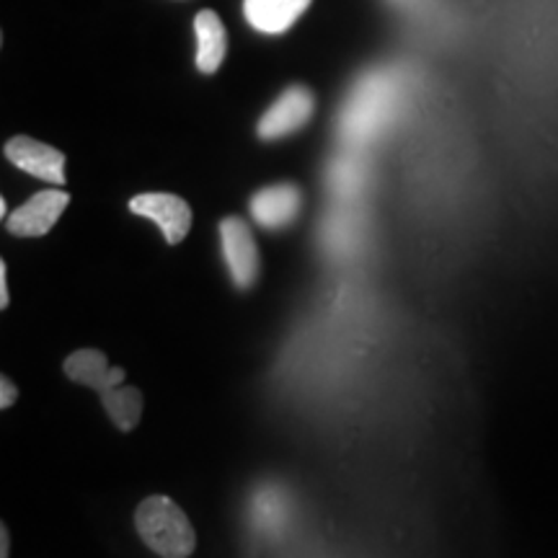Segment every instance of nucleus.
<instances>
[{"label": "nucleus", "mask_w": 558, "mask_h": 558, "mask_svg": "<svg viewBox=\"0 0 558 558\" xmlns=\"http://www.w3.org/2000/svg\"><path fill=\"white\" fill-rule=\"evenodd\" d=\"M407 96V81L399 68H375L362 75L339 111V135L349 148L378 140L399 120Z\"/></svg>", "instance_id": "1"}, {"label": "nucleus", "mask_w": 558, "mask_h": 558, "mask_svg": "<svg viewBox=\"0 0 558 558\" xmlns=\"http://www.w3.org/2000/svg\"><path fill=\"white\" fill-rule=\"evenodd\" d=\"M303 209V192L295 184L264 186L251 197V215L267 230H284L298 220Z\"/></svg>", "instance_id": "8"}, {"label": "nucleus", "mask_w": 558, "mask_h": 558, "mask_svg": "<svg viewBox=\"0 0 558 558\" xmlns=\"http://www.w3.org/2000/svg\"><path fill=\"white\" fill-rule=\"evenodd\" d=\"M367 177L369 169L365 158L357 153V148H349L347 153H341V156L333 158V163L329 166V186L341 199L360 197L367 186Z\"/></svg>", "instance_id": "12"}, {"label": "nucleus", "mask_w": 558, "mask_h": 558, "mask_svg": "<svg viewBox=\"0 0 558 558\" xmlns=\"http://www.w3.org/2000/svg\"><path fill=\"white\" fill-rule=\"evenodd\" d=\"M396 3H409V0H396Z\"/></svg>", "instance_id": "18"}, {"label": "nucleus", "mask_w": 558, "mask_h": 558, "mask_svg": "<svg viewBox=\"0 0 558 558\" xmlns=\"http://www.w3.org/2000/svg\"><path fill=\"white\" fill-rule=\"evenodd\" d=\"M5 158L21 171L32 173L47 184H65V156L52 145L32 137H13L5 143Z\"/></svg>", "instance_id": "7"}, {"label": "nucleus", "mask_w": 558, "mask_h": 558, "mask_svg": "<svg viewBox=\"0 0 558 558\" xmlns=\"http://www.w3.org/2000/svg\"><path fill=\"white\" fill-rule=\"evenodd\" d=\"M130 209L135 215H143V218L156 222V226L163 230L166 241H169L171 246L184 241L192 228V207L181 197H177V194H137V197L130 202Z\"/></svg>", "instance_id": "5"}, {"label": "nucleus", "mask_w": 558, "mask_h": 558, "mask_svg": "<svg viewBox=\"0 0 558 558\" xmlns=\"http://www.w3.org/2000/svg\"><path fill=\"white\" fill-rule=\"evenodd\" d=\"M220 243L226 256L230 279L239 290H251L259 279V248L254 235L241 218H226L220 222Z\"/></svg>", "instance_id": "3"}, {"label": "nucleus", "mask_w": 558, "mask_h": 558, "mask_svg": "<svg viewBox=\"0 0 558 558\" xmlns=\"http://www.w3.org/2000/svg\"><path fill=\"white\" fill-rule=\"evenodd\" d=\"M197 32V68L202 73H218L228 52V34L215 11H202L194 19Z\"/></svg>", "instance_id": "11"}, {"label": "nucleus", "mask_w": 558, "mask_h": 558, "mask_svg": "<svg viewBox=\"0 0 558 558\" xmlns=\"http://www.w3.org/2000/svg\"><path fill=\"white\" fill-rule=\"evenodd\" d=\"M313 111H316V99H313L311 90L305 86H290L267 109V114L256 124V132H259L262 140L295 135L298 130H303L311 122Z\"/></svg>", "instance_id": "4"}, {"label": "nucleus", "mask_w": 558, "mask_h": 558, "mask_svg": "<svg viewBox=\"0 0 558 558\" xmlns=\"http://www.w3.org/2000/svg\"><path fill=\"white\" fill-rule=\"evenodd\" d=\"M11 295H9V267L0 264V308H9Z\"/></svg>", "instance_id": "16"}, {"label": "nucleus", "mask_w": 558, "mask_h": 558, "mask_svg": "<svg viewBox=\"0 0 558 558\" xmlns=\"http://www.w3.org/2000/svg\"><path fill=\"white\" fill-rule=\"evenodd\" d=\"M284 497L282 492L275 486H267L262 488L259 494H256V520L262 522L264 527H277L279 522H284Z\"/></svg>", "instance_id": "14"}, {"label": "nucleus", "mask_w": 558, "mask_h": 558, "mask_svg": "<svg viewBox=\"0 0 558 558\" xmlns=\"http://www.w3.org/2000/svg\"><path fill=\"white\" fill-rule=\"evenodd\" d=\"M68 192L60 190H47L34 194L29 202H24L16 213H11V218L5 220L9 233L21 235V239H39V235L50 233L54 222L60 220V215L68 207Z\"/></svg>", "instance_id": "6"}, {"label": "nucleus", "mask_w": 558, "mask_h": 558, "mask_svg": "<svg viewBox=\"0 0 558 558\" xmlns=\"http://www.w3.org/2000/svg\"><path fill=\"white\" fill-rule=\"evenodd\" d=\"M11 550V538H9V527H0V558H9Z\"/></svg>", "instance_id": "17"}, {"label": "nucleus", "mask_w": 558, "mask_h": 558, "mask_svg": "<svg viewBox=\"0 0 558 558\" xmlns=\"http://www.w3.org/2000/svg\"><path fill=\"white\" fill-rule=\"evenodd\" d=\"M135 527L145 546L160 558H190L197 548L190 518L169 497L145 499L135 512Z\"/></svg>", "instance_id": "2"}, {"label": "nucleus", "mask_w": 558, "mask_h": 558, "mask_svg": "<svg viewBox=\"0 0 558 558\" xmlns=\"http://www.w3.org/2000/svg\"><path fill=\"white\" fill-rule=\"evenodd\" d=\"M362 222L349 209H337L324 222V243L333 254H349L360 243Z\"/></svg>", "instance_id": "13"}, {"label": "nucleus", "mask_w": 558, "mask_h": 558, "mask_svg": "<svg viewBox=\"0 0 558 558\" xmlns=\"http://www.w3.org/2000/svg\"><path fill=\"white\" fill-rule=\"evenodd\" d=\"M0 390H3V393H0V407L11 409L13 403H16V396H19L16 386H13L9 378H3V380H0Z\"/></svg>", "instance_id": "15"}, {"label": "nucleus", "mask_w": 558, "mask_h": 558, "mask_svg": "<svg viewBox=\"0 0 558 558\" xmlns=\"http://www.w3.org/2000/svg\"><path fill=\"white\" fill-rule=\"evenodd\" d=\"M65 373L73 383L94 388L101 399L114 388L124 386V369L109 367L107 354L99 352V349H78V352L70 354L65 360Z\"/></svg>", "instance_id": "9"}, {"label": "nucleus", "mask_w": 558, "mask_h": 558, "mask_svg": "<svg viewBox=\"0 0 558 558\" xmlns=\"http://www.w3.org/2000/svg\"><path fill=\"white\" fill-rule=\"evenodd\" d=\"M308 5L311 0H243V13L254 29L282 34L303 16Z\"/></svg>", "instance_id": "10"}]
</instances>
